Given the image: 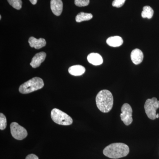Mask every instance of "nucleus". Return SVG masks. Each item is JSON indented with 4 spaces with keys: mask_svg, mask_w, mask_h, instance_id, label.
Wrapping results in <instances>:
<instances>
[{
    "mask_svg": "<svg viewBox=\"0 0 159 159\" xmlns=\"http://www.w3.org/2000/svg\"><path fill=\"white\" fill-rule=\"evenodd\" d=\"M129 152L128 145L122 143H114L107 146L103 150L106 157L111 159H119L126 157Z\"/></svg>",
    "mask_w": 159,
    "mask_h": 159,
    "instance_id": "nucleus-1",
    "label": "nucleus"
},
{
    "mask_svg": "<svg viewBox=\"0 0 159 159\" xmlns=\"http://www.w3.org/2000/svg\"><path fill=\"white\" fill-rule=\"evenodd\" d=\"M96 104L99 111L103 113H108L113 106L112 94L107 90H102L97 94L96 98Z\"/></svg>",
    "mask_w": 159,
    "mask_h": 159,
    "instance_id": "nucleus-2",
    "label": "nucleus"
},
{
    "mask_svg": "<svg viewBox=\"0 0 159 159\" xmlns=\"http://www.w3.org/2000/svg\"><path fill=\"white\" fill-rule=\"evenodd\" d=\"M44 86L42 79L38 77H33L20 86L19 92L21 93L29 94L40 89Z\"/></svg>",
    "mask_w": 159,
    "mask_h": 159,
    "instance_id": "nucleus-3",
    "label": "nucleus"
},
{
    "mask_svg": "<svg viewBox=\"0 0 159 159\" xmlns=\"http://www.w3.org/2000/svg\"><path fill=\"white\" fill-rule=\"evenodd\" d=\"M51 117L54 122L59 125H68L73 123V119L68 115L57 108L51 111Z\"/></svg>",
    "mask_w": 159,
    "mask_h": 159,
    "instance_id": "nucleus-4",
    "label": "nucleus"
},
{
    "mask_svg": "<svg viewBox=\"0 0 159 159\" xmlns=\"http://www.w3.org/2000/svg\"><path fill=\"white\" fill-rule=\"evenodd\" d=\"M159 107V101L156 97L147 99L144 105L145 113L148 118L152 120L157 119L156 111Z\"/></svg>",
    "mask_w": 159,
    "mask_h": 159,
    "instance_id": "nucleus-5",
    "label": "nucleus"
},
{
    "mask_svg": "<svg viewBox=\"0 0 159 159\" xmlns=\"http://www.w3.org/2000/svg\"><path fill=\"white\" fill-rule=\"evenodd\" d=\"M10 126L11 135L15 139L22 140L28 136L27 130L17 122H12Z\"/></svg>",
    "mask_w": 159,
    "mask_h": 159,
    "instance_id": "nucleus-6",
    "label": "nucleus"
},
{
    "mask_svg": "<svg viewBox=\"0 0 159 159\" xmlns=\"http://www.w3.org/2000/svg\"><path fill=\"white\" fill-rule=\"evenodd\" d=\"M121 111L120 117L122 121L126 125H130L133 122V110L131 107L128 103H124L122 106Z\"/></svg>",
    "mask_w": 159,
    "mask_h": 159,
    "instance_id": "nucleus-7",
    "label": "nucleus"
},
{
    "mask_svg": "<svg viewBox=\"0 0 159 159\" xmlns=\"http://www.w3.org/2000/svg\"><path fill=\"white\" fill-rule=\"evenodd\" d=\"M46 57V54L45 52H41L37 53L31 60L30 65L34 68L38 67L44 61Z\"/></svg>",
    "mask_w": 159,
    "mask_h": 159,
    "instance_id": "nucleus-8",
    "label": "nucleus"
},
{
    "mask_svg": "<svg viewBox=\"0 0 159 159\" xmlns=\"http://www.w3.org/2000/svg\"><path fill=\"white\" fill-rule=\"evenodd\" d=\"M51 8L55 15L59 16L62 13L63 3L61 0H51Z\"/></svg>",
    "mask_w": 159,
    "mask_h": 159,
    "instance_id": "nucleus-9",
    "label": "nucleus"
},
{
    "mask_svg": "<svg viewBox=\"0 0 159 159\" xmlns=\"http://www.w3.org/2000/svg\"><path fill=\"white\" fill-rule=\"evenodd\" d=\"M130 57L132 61L134 64L139 65L143 61L144 55L140 49H135L132 51Z\"/></svg>",
    "mask_w": 159,
    "mask_h": 159,
    "instance_id": "nucleus-10",
    "label": "nucleus"
},
{
    "mask_svg": "<svg viewBox=\"0 0 159 159\" xmlns=\"http://www.w3.org/2000/svg\"><path fill=\"white\" fill-rule=\"evenodd\" d=\"M29 43L31 48L36 49H39L45 47L46 45L45 40L43 38L37 39L34 37H31L29 39Z\"/></svg>",
    "mask_w": 159,
    "mask_h": 159,
    "instance_id": "nucleus-11",
    "label": "nucleus"
},
{
    "mask_svg": "<svg viewBox=\"0 0 159 159\" xmlns=\"http://www.w3.org/2000/svg\"><path fill=\"white\" fill-rule=\"evenodd\" d=\"M87 59L90 63L94 66L100 65L103 62L102 56L97 53H91L88 56Z\"/></svg>",
    "mask_w": 159,
    "mask_h": 159,
    "instance_id": "nucleus-12",
    "label": "nucleus"
},
{
    "mask_svg": "<svg viewBox=\"0 0 159 159\" xmlns=\"http://www.w3.org/2000/svg\"><path fill=\"white\" fill-rule=\"evenodd\" d=\"M107 43L112 47H119L122 45L123 40L122 37L119 36H112L107 40Z\"/></svg>",
    "mask_w": 159,
    "mask_h": 159,
    "instance_id": "nucleus-13",
    "label": "nucleus"
},
{
    "mask_svg": "<svg viewBox=\"0 0 159 159\" xmlns=\"http://www.w3.org/2000/svg\"><path fill=\"white\" fill-rule=\"evenodd\" d=\"M69 72L71 75L73 76H78L84 74L85 69L81 65H75L69 68Z\"/></svg>",
    "mask_w": 159,
    "mask_h": 159,
    "instance_id": "nucleus-14",
    "label": "nucleus"
},
{
    "mask_svg": "<svg viewBox=\"0 0 159 159\" xmlns=\"http://www.w3.org/2000/svg\"><path fill=\"white\" fill-rule=\"evenodd\" d=\"M93 16L91 13L80 12L77 15L76 17V20L77 22L80 23L84 21H87L93 18Z\"/></svg>",
    "mask_w": 159,
    "mask_h": 159,
    "instance_id": "nucleus-15",
    "label": "nucleus"
},
{
    "mask_svg": "<svg viewBox=\"0 0 159 159\" xmlns=\"http://www.w3.org/2000/svg\"><path fill=\"white\" fill-rule=\"evenodd\" d=\"M154 14V11L151 7L149 6H145L143 7L142 12V16L143 18L150 19L152 18Z\"/></svg>",
    "mask_w": 159,
    "mask_h": 159,
    "instance_id": "nucleus-16",
    "label": "nucleus"
},
{
    "mask_svg": "<svg viewBox=\"0 0 159 159\" xmlns=\"http://www.w3.org/2000/svg\"><path fill=\"white\" fill-rule=\"evenodd\" d=\"M8 2L14 9L20 10L22 6V0H7Z\"/></svg>",
    "mask_w": 159,
    "mask_h": 159,
    "instance_id": "nucleus-17",
    "label": "nucleus"
},
{
    "mask_svg": "<svg viewBox=\"0 0 159 159\" xmlns=\"http://www.w3.org/2000/svg\"><path fill=\"white\" fill-rule=\"evenodd\" d=\"M7 126V120L6 116L2 113L0 114V129L4 130Z\"/></svg>",
    "mask_w": 159,
    "mask_h": 159,
    "instance_id": "nucleus-18",
    "label": "nucleus"
},
{
    "mask_svg": "<svg viewBox=\"0 0 159 159\" xmlns=\"http://www.w3.org/2000/svg\"><path fill=\"white\" fill-rule=\"evenodd\" d=\"M90 0H75L74 3L76 6L78 7H84L88 6Z\"/></svg>",
    "mask_w": 159,
    "mask_h": 159,
    "instance_id": "nucleus-19",
    "label": "nucleus"
},
{
    "mask_svg": "<svg viewBox=\"0 0 159 159\" xmlns=\"http://www.w3.org/2000/svg\"><path fill=\"white\" fill-rule=\"evenodd\" d=\"M126 0H114L112 6L116 8H120L124 5Z\"/></svg>",
    "mask_w": 159,
    "mask_h": 159,
    "instance_id": "nucleus-20",
    "label": "nucleus"
},
{
    "mask_svg": "<svg viewBox=\"0 0 159 159\" xmlns=\"http://www.w3.org/2000/svg\"><path fill=\"white\" fill-rule=\"evenodd\" d=\"M25 159H39V157L34 154H31L27 156Z\"/></svg>",
    "mask_w": 159,
    "mask_h": 159,
    "instance_id": "nucleus-21",
    "label": "nucleus"
},
{
    "mask_svg": "<svg viewBox=\"0 0 159 159\" xmlns=\"http://www.w3.org/2000/svg\"><path fill=\"white\" fill-rule=\"evenodd\" d=\"M32 5H35L37 2L38 0H29Z\"/></svg>",
    "mask_w": 159,
    "mask_h": 159,
    "instance_id": "nucleus-22",
    "label": "nucleus"
},
{
    "mask_svg": "<svg viewBox=\"0 0 159 159\" xmlns=\"http://www.w3.org/2000/svg\"><path fill=\"white\" fill-rule=\"evenodd\" d=\"M156 117H157V118H159V114H157Z\"/></svg>",
    "mask_w": 159,
    "mask_h": 159,
    "instance_id": "nucleus-23",
    "label": "nucleus"
},
{
    "mask_svg": "<svg viewBox=\"0 0 159 159\" xmlns=\"http://www.w3.org/2000/svg\"><path fill=\"white\" fill-rule=\"evenodd\" d=\"M1 19H2V16H1V15L0 16V19L1 20Z\"/></svg>",
    "mask_w": 159,
    "mask_h": 159,
    "instance_id": "nucleus-24",
    "label": "nucleus"
}]
</instances>
